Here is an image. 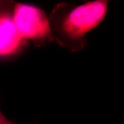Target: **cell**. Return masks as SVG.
<instances>
[{
    "label": "cell",
    "mask_w": 124,
    "mask_h": 124,
    "mask_svg": "<svg viewBox=\"0 0 124 124\" xmlns=\"http://www.w3.org/2000/svg\"><path fill=\"white\" fill-rule=\"evenodd\" d=\"M108 1L97 0L78 6L60 3L49 16L53 40L72 52L81 50L86 35L102 22L108 11Z\"/></svg>",
    "instance_id": "1"
},
{
    "label": "cell",
    "mask_w": 124,
    "mask_h": 124,
    "mask_svg": "<svg viewBox=\"0 0 124 124\" xmlns=\"http://www.w3.org/2000/svg\"><path fill=\"white\" fill-rule=\"evenodd\" d=\"M13 124V123H12V122H10V124Z\"/></svg>",
    "instance_id": "5"
},
{
    "label": "cell",
    "mask_w": 124,
    "mask_h": 124,
    "mask_svg": "<svg viewBox=\"0 0 124 124\" xmlns=\"http://www.w3.org/2000/svg\"><path fill=\"white\" fill-rule=\"evenodd\" d=\"M11 122L0 110V124H9Z\"/></svg>",
    "instance_id": "4"
},
{
    "label": "cell",
    "mask_w": 124,
    "mask_h": 124,
    "mask_svg": "<svg viewBox=\"0 0 124 124\" xmlns=\"http://www.w3.org/2000/svg\"><path fill=\"white\" fill-rule=\"evenodd\" d=\"M23 40L14 23L12 13L0 11V56L15 53Z\"/></svg>",
    "instance_id": "3"
},
{
    "label": "cell",
    "mask_w": 124,
    "mask_h": 124,
    "mask_svg": "<svg viewBox=\"0 0 124 124\" xmlns=\"http://www.w3.org/2000/svg\"><path fill=\"white\" fill-rule=\"evenodd\" d=\"M12 17L23 40H32L39 44L54 40L49 18L39 8L17 3L13 8Z\"/></svg>",
    "instance_id": "2"
}]
</instances>
